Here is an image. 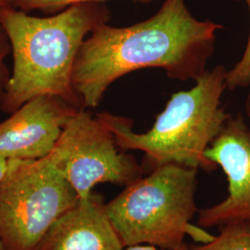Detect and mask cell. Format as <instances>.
<instances>
[{
	"instance_id": "1",
	"label": "cell",
	"mask_w": 250,
	"mask_h": 250,
	"mask_svg": "<svg viewBox=\"0 0 250 250\" xmlns=\"http://www.w3.org/2000/svg\"><path fill=\"white\" fill-rule=\"evenodd\" d=\"M223 28L195 18L185 0H164L152 17L130 26L96 27L81 45L72 73L82 107H98L115 81L141 69L160 68L170 79L197 80L207 72Z\"/></svg>"
},
{
	"instance_id": "2",
	"label": "cell",
	"mask_w": 250,
	"mask_h": 250,
	"mask_svg": "<svg viewBox=\"0 0 250 250\" xmlns=\"http://www.w3.org/2000/svg\"><path fill=\"white\" fill-rule=\"evenodd\" d=\"M108 20L109 11L100 2L75 4L50 17L31 16L11 5L0 7V25L8 36L13 60L3 108L14 112L41 96L81 108L72 84L74 63L85 38Z\"/></svg>"
},
{
	"instance_id": "3",
	"label": "cell",
	"mask_w": 250,
	"mask_h": 250,
	"mask_svg": "<svg viewBox=\"0 0 250 250\" xmlns=\"http://www.w3.org/2000/svg\"><path fill=\"white\" fill-rule=\"evenodd\" d=\"M227 72L224 65H218L195 81L193 88L173 94L146 133L134 132L133 121L125 117L108 112L97 115L109 128L121 150L144 152L153 169L178 164L213 170L217 166L205 154L231 116L221 107Z\"/></svg>"
},
{
	"instance_id": "4",
	"label": "cell",
	"mask_w": 250,
	"mask_h": 250,
	"mask_svg": "<svg viewBox=\"0 0 250 250\" xmlns=\"http://www.w3.org/2000/svg\"><path fill=\"white\" fill-rule=\"evenodd\" d=\"M197 169L178 164L154 168L105 204L124 246L150 245L173 250L184 246L197 211Z\"/></svg>"
},
{
	"instance_id": "5",
	"label": "cell",
	"mask_w": 250,
	"mask_h": 250,
	"mask_svg": "<svg viewBox=\"0 0 250 250\" xmlns=\"http://www.w3.org/2000/svg\"><path fill=\"white\" fill-rule=\"evenodd\" d=\"M49 156L10 161L0 183V241L6 250H35L56 221L79 202Z\"/></svg>"
},
{
	"instance_id": "6",
	"label": "cell",
	"mask_w": 250,
	"mask_h": 250,
	"mask_svg": "<svg viewBox=\"0 0 250 250\" xmlns=\"http://www.w3.org/2000/svg\"><path fill=\"white\" fill-rule=\"evenodd\" d=\"M48 156L79 199L88 198L100 184L126 187L143 176L142 167L119 148L107 125L83 107L64 125Z\"/></svg>"
},
{
	"instance_id": "7",
	"label": "cell",
	"mask_w": 250,
	"mask_h": 250,
	"mask_svg": "<svg viewBox=\"0 0 250 250\" xmlns=\"http://www.w3.org/2000/svg\"><path fill=\"white\" fill-rule=\"evenodd\" d=\"M205 155L224 170L228 196L200 210L197 225L211 228L250 221V128L241 114L230 116Z\"/></svg>"
},
{
	"instance_id": "8",
	"label": "cell",
	"mask_w": 250,
	"mask_h": 250,
	"mask_svg": "<svg viewBox=\"0 0 250 250\" xmlns=\"http://www.w3.org/2000/svg\"><path fill=\"white\" fill-rule=\"evenodd\" d=\"M78 109L49 96L27 101L0 123V157L9 161H34L48 156L64 125Z\"/></svg>"
},
{
	"instance_id": "9",
	"label": "cell",
	"mask_w": 250,
	"mask_h": 250,
	"mask_svg": "<svg viewBox=\"0 0 250 250\" xmlns=\"http://www.w3.org/2000/svg\"><path fill=\"white\" fill-rule=\"evenodd\" d=\"M105 204L92 194L60 217L35 250H123Z\"/></svg>"
},
{
	"instance_id": "10",
	"label": "cell",
	"mask_w": 250,
	"mask_h": 250,
	"mask_svg": "<svg viewBox=\"0 0 250 250\" xmlns=\"http://www.w3.org/2000/svg\"><path fill=\"white\" fill-rule=\"evenodd\" d=\"M190 250H250V221L223 225L211 241Z\"/></svg>"
},
{
	"instance_id": "11",
	"label": "cell",
	"mask_w": 250,
	"mask_h": 250,
	"mask_svg": "<svg viewBox=\"0 0 250 250\" xmlns=\"http://www.w3.org/2000/svg\"><path fill=\"white\" fill-rule=\"evenodd\" d=\"M105 0H14L13 4L21 10L28 12L31 10H42L45 12L58 13L75 4L103 2ZM135 2L148 4L154 0H132Z\"/></svg>"
},
{
	"instance_id": "12",
	"label": "cell",
	"mask_w": 250,
	"mask_h": 250,
	"mask_svg": "<svg viewBox=\"0 0 250 250\" xmlns=\"http://www.w3.org/2000/svg\"><path fill=\"white\" fill-rule=\"evenodd\" d=\"M245 1L250 9V0H234ZM227 89L236 90L250 86V30L248 43L240 61L234 65L231 71L227 72Z\"/></svg>"
},
{
	"instance_id": "13",
	"label": "cell",
	"mask_w": 250,
	"mask_h": 250,
	"mask_svg": "<svg viewBox=\"0 0 250 250\" xmlns=\"http://www.w3.org/2000/svg\"><path fill=\"white\" fill-rule=\"evenodd\" d=\"M10 52L9 39L5 31L0 25V101L3 99L5 88L9 78H7L5 61Z\"/></svg>"
},
{
	"instance_id": "14",
	"label": "cell",
	"mask_w": 250,
	"mask_h": 250,
	"mask_svg": "<svg viewBox=\"0 0 250 250\" xmlns=\"http://www.w3.org/2000/svg\"><path fill=\"white\" fill-rule=\"evenodd\" d=\"M188 235L191 236L194 240L202 243V245L211 241L214 238V235H211L208 232H206L203 227L199 225L194 226L192 224H190L188 228Z\"/></svg>"
},
{
	"instance_id": "15",
	"label": "cell",
	"mask_w": 250,
	"mask_h": 250,
	"mask_svg": "<svg viewBox=\"0 0 250 250\" xmlns=\"http://www.w3.org/2000/svg\"><path fill=\"white\" fill-rule=\"evenodd\" d=\"M162 250V249H160V248H158V247H155V246H150V245H134V246H129V247H125L124 248V250ZM188 250V248H187V246H183V247H181L180 249H177V250Z\"/></svg>"
},
{
	"instance_id": "16",
	"label": "cell",
	"mask_w": 250,
	"mask_h": 250,
	"mask_svg": "<svg viewBox=\"0 0 250 250\" xmlns=\"http://www.w3.org/2000/svg\"><path fill=\"white\" fill-rule=\"evenodd\" d=\"M9 164H10V161L3 157H0V183L7 174L9 169Z\"/></svg>"
},
{
	"instance_id": "17",
	"label": "cell",
	"mask_w": 250,
	"mask_h": 250,
	"mask_svg": "<svg viewBox=\"0 0 250 250\" xmlns=\"http://www.w3.org/2000/svg\"><path fill=\"white\" fill-rule=\"evenodd\" d=\"M245 112H246L247 116L250 119V92L246 99V102H245Z\"/></svg>"
},
{
	"instance_id": "18",
	"label": "cell",
	"mask_w": 250,
	"mask_h": 250,
	"mask_svg": "<svg viewBox=\"0 0 250 250\" xmlns=\"http://www.w3.org/2000/svg\"><path fill=\"white\" fill-rule=\"evenodd\" d=\"M13 2L14 0H0V7L6 6V5H11V3Z\"/></svg>"
},
{
	"instance_id": "19",
	"label": "cell",
	"mask_w": 250,
	"mask_h": 250,
	"mask_svg": "<svg viewBox=\"0 0 250 250\" xmlns=\"http://www.w3.org/2000/svg\"><path fill=\"white\" fill-rule=\"evenodd\" d=\"M0 250H5V248H4V246H3V244L1 243V241H0Z\"/></svg>"
}]
</instances>
